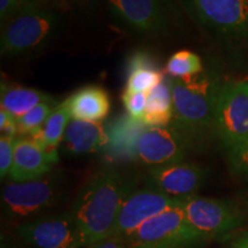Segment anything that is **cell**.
I'll use <instances>...</instances> for the list:
<instances>
[{"mask_svg":"<svg viewBox=\"0 0 248 248\" xmlns=\"http://www.w3.org/2000/svg\"><path fill=\"white\" fill-rule=\"evenodd\" d=\"M138 178L117 169H102L80 188L69 210L84 247L109 238L126 198Z\"/></svg>","mask_w":248,"mask_h":248,"instance_id":"obj_1","label":"cell"},{"mask_svg":"<svg viewBox=\"0 0 248 248\" xmlns=\"http://www.w3.org/2000/svg\"><path fill=\"white\" fill-rule=\"evenodd\" d=\"M223 84L218 76L207 71L191 78L172 79V124L195 146L213 132L216 102Z\"/></svg>","mask_w":248,"mask_h":248,"instance_id":"obj_2","label":"cell"},{"mask_svg":"<svg viewBox=\"0 0 248 248\" xmlns=\"http://www.w3.org/2000/svg\"><path fill=\"white\" fill-rule=\"evenodd\" d=\"M60 23L55 2L23 9L1 24V55L13 58L38 51L57 35Z\"/></svg>","mask_w":248,"mask_h":248,"instance_id":"obj_3","label":"cell"},{"mask_svg":"<svg viewBox=\"0 0 248 248\" xmlns=\"http://www.w3.org/2000/svg\"><path fill=\"white\" fill-rule=\"evenodd\" d=\"M191 17L226 44L248 45V0H181Z\"/></svg>","mask_w":248,"mask_h":248,"instance_id":"obj_4","label":"cell"},{"mask_svg":"<svg viewBox=\"0 0 248 248\" xmlns=\"http://www.w3.org/2000/svg\"><path fill=\"white\" fill-rule=\"evenodd\" d=\"M213 133L226 151L233 150L248 136V82L224 83L217 99Z\"/></svg>","mask_w":248,"mask_h":248,"instance_id":"obj_5","label":"cell"},{"mask_svg":"<svg viewBox=\"0 0 248 248\" xmlns=\"http://www.w3.org/2000/svg\"><path fill=\"white\" fill-rule=\"evenodd\" d=\"M126 240L131 248H191L202 243L186 223L183 203L148 219Z\"/></svg>","mask_w":248,"mask_h":248,"instance_id":"obj_6","label":"cell"},{"mask_svg":"<svg viewBox=\"0 0 248 248\" xmlns=\"http://www.w3.org/2000/svg\"><path fill=\"white\" fill-rule=\"evenodd\" d=\"M183 209L186 223L201 241L230 233L243 223L240 210L230 201L193 195L184 200Z\"/></svg>","mask_w":248,"mask_h":248,"instance_id":"obj_7","label":"cell"},{"mask_svg":"<svg viewBox=\"0 0 248 248\" xmlns=\"http://www.w3.org/2000/svg\"><path fill=\"white\" fill-rule=\"evenodd\" d=\"M106 4L124 27L147 35L169 29L178 16L173 0H106Z\"/></svg>","mask_w":248,"mask_h":248,"instance_id":"obj_8","label":"cell"},{"mask_svg":"<svg viewBox=\"0 0 248 248\" xmlns=\"http://www.w3.org/2000/svg\"><path fill=\"white\" fill-rule=\"evenodd\" d=\"M197 146L173 124L146 126L139 137L136 159L148 167L183 162L188 152Z\"/></svg>","mask_w":248,"mask_h":248,"instance_id":"obj_9","label":"cell"},{"mask_svg":"<svg viewBox=\"0 0 248 248\" xmlns=\"http://www.w3.org/2000/svg\"><path fill=\"white\" fill-rule=\"evenodd\" d=\"M184 200L170 197L148 186L136 188L122 204L109 238L128 239L148 219L173 207L181 206Z\"/></svg>","mask_w":248,"mask_h":248,"instance_id":"obj_10","label":"cell"},{"mask_svg":"<svg viewBox=\"0 0 248 248\" xmlns=\"http://www.w3.org/2000/svg\"><path fill=\"white\" fill-rule=\"evenodd\" d=\"M58 198V183L52 176L28 182H12L2 190L1 203L12 217H28L48 208Z\"/></svg>","mask_w":248,"mask_h":248,"instance_id":"obj_11","label":"cell"},{"mask_svg":"<svg viewBox=\"0 0 248 248\" xmlns=\"http://www.w3.org/2000/svg\"><path fill=\"white\" fill-rule=\"evenodd\" d=\"M17 232L21 239L36 248L84 247L70 212L27 222Z\"/></svg>","mask_w":248,"mask_h":248,"instance_id":"obj_12","label":"cell"},{"mask_svg":"<svg viewBox=\"0 0 248 248\" xmlns=\"http://www.w3.org/2000/svg\"><path fill=\"white\" fill-rule=\"evenodd\" d=\"M208 177V170L195 163L178 162L148 170L146 186L179 199L198 195Z\"/></svg>","mask_w":248,"mask_h":248,"instance_id":"obj_13","label":"cell"},{"mask_svg":"<svg viewBox=\"0 0 248 248\" xmlns=\"http://www.w3.org/2000/svg\"><path fill=\"white\" fill-rule=\"evenodd\" d=\"M58 151L46 150L32 137L18 136L15 139L14 161L9 178L28 182L44 177L58 163Z\"/></svg>","mask_w":248,"mask_h":248,"instance_id":"obj_14","label":"cell"},{"mask_svg":"<svg viewBox=\"0 0 248 248\" xmlns=\"http://www.w3.org/2000/svg\"><path fill=\"white\" fill-rule=\"evenodd\" d=\"M108 144L106 126L101 122L71 119L61 141V150L69 155H86L105 150Z\"/></svg>","mask_w":248,"mask_h":248,"instance_id":"obj_15","label":"cell"},{"mask_svg":"<svg viewBox=\"0 0 248 248\" xmlns=\"http://www.w3.org/2000/svg\"><path fill=\"white\" fill-rule=\"evenodd\" d=\"M146 125L128 114L117 117L106 126L108 144L105 150L114 160L136 159L137 142Z\"/></svg>","mask_w":248,"mask_h":248,"instance_id":"obj_16","label":"cell"},{"mask_svg":"<svg viewBox=\"0 0 248 248\" xmlns=\"http://www.w3.org/2000/svg\"><path fill=\"white\" fill-rule=\"evenodd\" d=\"M71 119L101 122L110 110V99L107 91L98 85H88L77 90L67 98Z\"/></svg>","mask_w":248,"mask_h":248,"instance_id":"obj_17","label":"cell"},{"mask_svg":"<svg viewBox=\"0 0 248 248\" xmlns=\"http://www.w3.org/2000/svg\"><path fill=\"white\" fill-rule=\"evenodd\" d=\"M125 91L148 93L164 79L163 73L147 52L130 55L125 67Z\"/></svg>","mask_w":248,"mask_h":248,"instance_id":"obj_18","label":"cell"},{"mask_svg":"<svg viewBox=\"0 0 248 248\" xmlns=\"http://www.w3.org/2000/svg\"><path fill=\"white\" fill-rule=\"evenodd\" d=\"M0 102H1V108L7 110L17 120L40 104L59 101L52 95L39 90L1 80Z\"/></svg>","mask_w":248,"mask_h":248,"instance_id":"obj_19","label":"cell"},{"mask_svg":"<svg viewBox=\"0 0 248 248\" xmlns=\"http://www.w3.org/2000/svg\"><path fill=\"white\" fill-rule=\"evenodd\" d=\"M172 79H164L147 93V104L142 123L146 126H166L172 123Z\"/></svg>","mask_w":248,"mask_h":248,"instance_id":"obj_20","label":"cell"},{"mask_svg":"<svg viewBox=\"0 0 248 248\" xmlns=\"http://www.w3.org/2000/svg\"><path fill=\"white\" fill-rule=\"evenodd\" d=\"M70 120L71 115L66 99L54 108L42 129L31 137L38 141L46 150L52 152L58 151V147L61 145Z\"/></svg>","mask_w":248,"mask_h":248,"instance_id":"obj_21","label":"cell"},{"mask_svg":"<svg viewBox=\"0 0 248 248\" xmlns=\"http://www.w3.org/2000/svg\"><path fill=\"white\" fill-rule=\"evenodd\" d=\"M166 71L173 79H182L191 78L203 73L204 70L199 55L183 49L169 58L166 64Z\"/></svg>","mask_w":248,"mask_h":248,"instance_id":"obj_22","label":"cell"},{"mask_svg":"<svg viewBox=\"0 0 248 248\" xmlns=\"http://www.w3.org/2000/svg\"><path fill=\"white\" fill-rule=\"evenodd\" d=\"M59 104L60 102H44L28 111L22 117L17 119L18 135L28 136V137L36 135Z\"/></svg>","mask_w":248,"mask_h":248,"instance_id":"obj_23","label":"cell"},{"mask_svg":"<svg viewBox=\"0 0 248 248\" xmlns=\"http://www.w3.org/2000/svg\"><path fill=\"white\" fill-rule=\"evenodd\" d=\"M122 101L126 109V114L133 120L142 122L147 104V93L131 92L124 90L122 94Z\"/></svg>","mask_w":248,"mask_h":248,"instance_id":"obj_24","label":"cell"},{"mask_svg":"<svg viewBox=\"0 0 248 248\" xmlns=\"http://www.w3.org/2000/svg\"><path fill=\"white\" fill-rule=\"evenodd\" d=\"M229 163L237 176L248 178V136L237 147L229 151Z\"/></svg>","mask_w":248,"mask_h":248,"instance_id":"obj_25","label":"cell"},{"mask_svg":"<svg viewBox=\"0 0 248 248\" xmlns=\"http://www.w3.org/2000/svg\"><path fill=\"white\" fill-rule=\"evenodd\" d=\"M15 139L8 136L0 137V177L5 179L9 177L14 161Z\"/></svg>","mask_w":248,"mask_h":248,"instance_id":"obj_26","label":"cell"},{"mask_svg":"<svg viewBox=\"0 0 248 248\" xmlns=\"http://www.w3.org/2000/svg\"><path fill=\"white\" fill-rule=\"evenodd\" d=\"M84 248H131L126 239L120 238H106V239L98 241Z\"/></svg>","mask_w":248,"mask_h":248,"instance_id":"obj_27","label":"cell"},{"mask_svg":"<svg viewBox=\"0 0 248 248\" xmlns=\"http://www.w3.org/2000/svg\"><path fill=\"white\" fill-rule=\"evenodd\" d=\"M16 122V119L8 113L4 108H0V130L4 131L7 126Z\"/></svg>","mask_w":248,"mask_h":248,"instance_id":"obj_28","label":"cell"},{"mask_svg":"<svg viewBox=\"0 0 248 248\" xmlns=\"http://www.w3.org/2000/svg\"><path fill=\"white\" fill-rule=\"evenodd\" d=\"M228 248H248V231L237 235Z\"/></svg>","mask_w":248,"mask_h":248,"instance_id":"obj_29","label":"cell"},{"mask_svg":"<svg viewBox=\"0 0 248 248\" xmlns=\"http://www.w3.org/2000/svg\"><path fill=\"white\" fill-rule=\"evenodd\" d=\"M67 1L70 2V4L77 6V7L89 9V8L94 7V6L97 5L100 0H67Z\"/></svg>","mask_w":248,"mask_h":248,"instance_id":"obj_30","label":"cell"}]
</instances>
